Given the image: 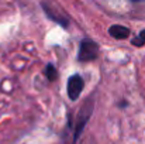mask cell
Returning a JSON list of instances; mask_svg holds the SVG:
<instances>
[{
	"instance_id": "cell-1",
	"label": "cell",
	"mask_w": 145,
	"mask_h": 144,
	"mask_svg": "<svg viewBox=\"0 0 145 144\" xmlns=\"http://www.w3.org/2000/svg\"><path fill=\"white\" fill-rule=\"evenodd\" d=\"M99 55V45L93 40L89 38H83L79 44V54H78V59L82 62H89L96 59Z\"/></svg>"
},
{
	"instance_id": "cell-2",
	"label": "cell",
	"mask_w": 145,
	"mask_h": 144,
	"mask_svg": "<svg viewBox=\"0 0 145 144\" xmlns=\"http://www.w3.org/2000/svg\"><path fill=\"white\" fill-rule=\"evenodd\" d=\"M92 112H93V100H92V99H88L86 103L83 105V107H82L80 112H79V119H78L76 129H75V136H73V144L78 141V139H79V136H80V133H82L85 124L88 123V120H89Z\"/></svg>"
},
{
	"instance_id": "cell-3",
	"label": "cell",
	"mask_w": 145,
	"mask_h": 144,
	"mask_svg": "<svg viewBox=\"0 0 145 144\" xmlns=\"http://www.w3.org/2000/svg\"><path fill=\"white\" fill-rule=\"evenodd\" d=\"M83 86H85L83 78L80 75H72L68 81V85H66L69 99L71 100H78V97L80 96L82 91H83Z\"/></svg>"
},
{
	"instance_id": "cell-4",
	"label": "cell",
	"mask_w": 145,
	"mask_h": 144,
	"mask_svg": "<svg viewBox=\"0 0 145 144\" xmlns=\"http://www.w3.org/2000/svg\"><path fill=\"white\" fill-rule=\"evenodd\" d=\"M108 34L117 40H124L130 36V28H127L124 26H111L108 28Z\"/></svg>"
},
{
	"instance_id": "cell-5",
	"label": "cell",
	"mask_w": 145,
	"mask_h": 144,
	"mask_svg": "<svg viewBox=\"0 0 145 144\" xmlns=\"http://www.w3.org/2000/svg\"><path fill=\"white\" fill-rule=\"evenodd\" d=\"M45 75H47V79L51 81V82H54V81L56 79V76H58V71L55 69V66H54L52 64H48V65L45 66Z\"/></svg>"
},
{
	"instance_id": "cell-6",
	"label": "cell",
	"mask_w": 145,
	"mask_h": 144,
	"mask_svg": "<svg viewBox=\"0 0 145 144\" xmlns=\"http://www.w3.org/2000/svg\"><path fill=\"white\" fill-rule=\"evenodd\" d=\"M131 43H133V45H135V47H142L145 44V30H142L137 37H134V38L131 40Z\"/></svg>"
},
{
	"instance_id": "cell-7",
	"label": "cell",
	"mask_w": 145,
	"mask_h": 144,
	"mask_svg": "<svg viewBox=\"0 0 145 144\" xmlns=\"http://www.w3.org/2000/svg\"><path fill=\"white\" fill-rule=\"evenodd\" d=\"M131 1H142V0H131Z\"/></svg>"
}]
</instances>
